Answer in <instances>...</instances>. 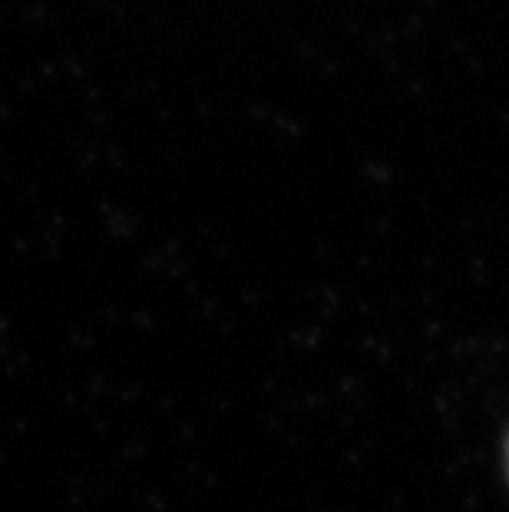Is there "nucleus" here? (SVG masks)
<instances>
[{"label": "nucleus", "instance_id": "1", "mask_svg": "<svg viewBox=\"0 0 509 512\" xmlns=\"http://www.w3.org/2000/svg\"><path fill=\"white\" fill-rule=\"evenodd\" d=\"M506 476H509V437H506Z\"/></svg>", "mask_w": 509, "mask_h": 512}]
</instances>
